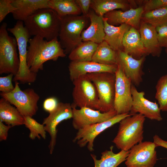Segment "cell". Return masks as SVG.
Returning <instances> with one entry per match:
<instances>
[{"instance_id": "cell-34", "label": "cell", "mask_w": 167, "mask_h": 167, "mask_svg": "<svg viewBox=\"0 0 167 167\" xmlns=\"http://www.w3.org/2000/svg\"><path fill=\"white\" fill-rule=\"evenodd\" d=\"M13 75V74H10L6 76L0 77V91L1 92L9 93L14 90L15 86L12 82Z\"/></svg>"}, {"instance_id": "cell-9", "label": "cell", "mask_w": 167, "mask_h": 167, "mask_svg": "<svg viewBox=\"0 0 167 167\" xmlns=\"http://www.w3.org/2000/svg\"><path fill=\"white\" fill-rule=\"evenodd\" d=\"M14 90L7 93L1 92L0 96L14 105L24 117H32L38 110L37 103L40 96L31 88L21 90L18 81L15 82Z\"/></svg>"}, {"instance_id": "cell-38", "label": "cell", "mask_w": 167, "mask_h": 167, "mask_svg": "<svg viewBox=\"0 0 167 167\" xmlns=\"http://www.w3.org/2000/svg\"><path fill=\"white\" fill-rule=\"evenodd\" d=\"M79 7L82 15L87 16L90 9L91 0H75Z\"/></svg>"}, {"instance_id": "cell-25", "label": "cell", "mask_w": 167, "mask_h": 167, "mask_svg": "<svg viewBox=\"0 0 167 167\" xmlns=\"http://www.w3.org/2000/svg\"><path fill=\"white\" fill-rule=\"evenodd\" d=\"M24 117L3 97L0 100V121L12 127L24 124Z\"/></svg>"}, {"instance_id": "cell-19", "label": "cell", "mask_w": 167, "mask_h": 167, "mask_svg": "<svg viewBox=\"0 0 167 167\" xmlns=\"http://www.w3.org/2000/svg\"><path fill=\"white\" fill-rule=\"evenodd\" d=\"M122 45L123 51L136 59L149 55L141 40L139 31L131 27L125 33Z\"/></svg>"}, {"instance_id": "cell-36", "label": "cell", "mask_w": 167, "mask_h": 167, "mask_svg": "<svg viewBox=\"0 0 167 167\" xmlns=\"http://www.w3.org/2000/svg\"><path fill=\"white\" fill-rule=\"evenodd\" d=\"M167 6V0H148L144 1V12L163 6Z\"/></svg>"}, {"instance_id": "cell-23", "label": "cell", "mask_w": 167, "mask_h": 167, "mask_svg": "<svg viewBox=\"0 0 167 167\" xmlns=\"http://www.w3.org/2000/svg\"><path fill=\"white\" fill-rule=\"evenodd\" d=\"M103 19L105 34L104 41L116 52L123 50L122 42L123 37L131 27L126 24L115 26L109 24L106 18L103 17Z\"/></svg>"}, {"instance_id": "cell-21", "label": "cell", "mask_w": 167, "mask_h": 167, "mask_svg": "<svg viewBox=\"0 0 167 167\" xmlns=\"http://www.w3.org/2000/svg\"><path fill=\"white\" fill-rule=\"evenodd\" d=\"M49 0H12L16 10L12 14L13 18L24 22L37 10L49 8Z\"/></svg>"}, {"instance_id": "cell-10", "label": "cell", "mask_w": 167, "mask_h": 167, "mask_svg": "<svg viewBox=\"0 0 167 167\" xmlns=\"http://www.w3.org/2000/svg\"><path fill=\"white\" fill-rule=\"evenodd\" d=\"M116 72L114 109L118 114L129 113L132 106V98L131 80L125 75L118 65Z\"/></svg>"}, {"instance_id": "cell-18", "label": "cell", "mask_w": 167, "mask_h": 167, "mask_svg": "<svg viewBox=\"0 0 167 167\" xmlns=\"http://www.w3.org/2000/svg\"><path fill=\"white\" fill-rule=\"evenodd\" d=\"M117 65L100 64L92 61H71L68 66L70 78L73 81L78 77L89 73L107 72L115 73Z\"/></svg>"}, {"instance_id": "cell-13", "label": "cell", "mask_w": 167, "mask_h": 167, "mask_svg": "<svg viewBox=\"0 0 167 167\" xmlns=\"http://www.w3.org/2000/svg\"><path fill=\"white\" fill-rule=\"evenodd\" d=\"M72 108L69 103L58 102L56 109L44 119L42 124L46 132L50 137L49 145V153L52 154L56 143L57 126L62 121L72 118Z\"/></svg>"}, {"instance_id": "cell-16", "label": "cell", "mask_w": 167, "mask_h": 167, "mask_svg": "<svg viewBox=\"0 0 167 167\" xmlns=\"http://www.w3.org/2000/svg\"><path fill=\"white\" fill-rule=\"evenodd\" d=\"M145 57L136 59L123 50L116 52L117 65L121 67L125 75L135 86H139L142 81L144 74L142 68Z\"/></svg>"}, {"instance_id": "cell-7", "label": "cell", "mask_w": 167, "mask_h": 167, "mask_svg": "<svg viewBox=\"0 0 167 167\" xmlns=\"http://www.w3.org/2000/svg\"><path fill=\"white\" fill-rule=\"evenodd\" d=\"M96 88L99 101L98 110L106 112L114 109L116 76L107 72L87 74Z\"/></svg>"}, {"instance_id": "cell-26", "label": "cell", "mask_w": 167, "mask_h": 167, "mask_svg": "<svg viewBox=\"0 0 167 167\" xmlns=\"http://www.w3.org/2000/svg\"><path fill=\"white\" fill-rule=\"evenodd\" d=\"M113 147L111 146L109 150H106L102 152L100 160H97L95 155L91 154L94 161L95 167H117L126 161L129 151L121 150L115 153L113 151Z\"/></svg>"}, {"instance_id": "cell-32", "label": "cell", "mask_w": 167, "mask_h": 167, "mask_svg": "<svg viewBox=\"0 0 167 167\" xmlns=\"http://www.w3.org/2000/svg\"><path fill=\"white\" fill-rule=\"evenodd\" d=\"M24 117V125L30 131L29 137V138L33 140L37 138L41 139V135L44 139L46 138V131L44 125L37 122L35 119L30 116Z\"/></svg>"}, {"instance_id": "cell-11", "label": "cell", "mask_w": 167, "mask_h": 167, "mask_svg": "<svg viewBox=\"0 0 167 167\" xmlns=\"http://www.w3.org/2000/svg\"><path fill=\"white\" fill-rule=\"evenodd\" d=\"M131 115L130 113L117 114L107 121L85 126L78 130L73 141H77V144L80 147H83L87 145L89 151L92 152L94 150V140L98 135Z\"/></svg>"}, {"instance_id": "cell-24", "label": "cell", "mask_w": 167, "mask_h": 167, "mask_svg": "<svg viewBox=\"0 0 167 167\" xmlns=\"http://www.w3.org/2000/svg\"><path fill=\"white\" fill-rule=\"evenodd\" d=\"M134 1L126 0H91L90 8L98 15L103 17L106 13L117 9L124 11L131 8Z\"/></svg>"}, {"instance_id": "cell-41", "label": "cell", "mask_w": 167, "mask_h": 167, "mask_svg": "<svg viewBox=\"0 0 167 167\" xmlns=\"http://www.w3.org/2000/svg\"><path fill=\"white\" fill-rule=\"evenodd\" d=\"M165 51H166V53H167V48H166L165 49Z\"/></svg>"}, {"instance_id": "cell-12", "label": "cell", "mask_w": 167, "mask_h": 167, "mask_svg": "<svg viewBox=\"0 0 167 167\" xmlns=\"http://www.w3.org/2000/svg\"><path fill=\"white\" fill-rule=\"evenodd\" d=\"M153 142H141L129 150L125 164L127 167H153L157 158Z\"/></svg>"}, {"instance_id": "cell-33", "label": "cell", "mask_w": 167, "mask_h": 167, "mask_svg": "<svg viewBox=\"0 0 167 167\" xmlns=\"http://www.w3.org/2000/svg\"><path fill=\"white\" fill-rule=\"evenodd\" d=\"M16 10L12 4V0H0V23L10 13H12Z\"/></svg>"}, {"instance_id": "cell-8", "label": "cell", "mask_w": 167, "mask_h": 167, "mask_svg": "<svg viewBox=\"0 0 167 167\" xmlns=\"http://www.w3.org/2000/svg\"><path fill=\"white\" fill-rule=\"evenodd\" d=\"M72 93V107H87L98 110L99 101L96 87L87 74L80 76L74 80Z\"/></svg>"}, {"instance_id": "cell-6", "label": "cell", "mask_w": 167, "mask_h": 167, "mask_svg": "<svg viewBox=\"0 0 167 167\" xmlns=\"http://www.w3.org/2000/svg\"><path fill=\"white\" fill-rule=\"evenodd\" d=\"M7 24L3 23L0 27V74H12L15 76L19 66L15 38L10 36Z\"/></svg>"}, {"instance_id": "cell-39", "label": "cell", "mask_w": 167, "mask_h": 167, "mask_svg": "<svg viewBox=\"0 0 167 167\" xmlns=\"http://www.w3.org/2000/svg\"><path fill=\"white\" fill-rule=\"evenodd\" d=\"M12 127L10 125H6L0 121V141L6 140L8 136V131Z\"/></svg>"}, {"instance_id": "cell-3", "label": "cell", "mask_w": 167, "mask_h": 167, "mask_svg": "<svg viewBox=\"0 0 167 167\" xmlns=\"http://www.w3.org/2000/svg\"><path fill=\"white\" fill-rule=\"evenodd\" d=\"M145 118L137 113L120 121L117 135L112 141L118 149L128 151L142 141Z\"/></svg>"}, {"instance_id": "cell-22", "label": "cell", "mask_w": 167, "mask_h": 167, "mask_svg": "<svg viewBox=\"0 0 167 167\" xmlns=\"http://www.w3.org/2000/svg\"><path fill=\"white\" fill-rule=\"evenodd\" d=\"M139 31L141 40L149 55L159 57L162 48L158 41L156 27L141 20Z\"/></svg>"}, {"instance_id": "cell-40", "label": "cell", "mask_w": 167, "mask_h": 167, "mask_svg": "<svg viewBox=\"0 0 167 167\" xmlns=\"http://www.w3.org/2000/svg\"><path fill=\"white\" fill-rule=\"evenodd\" d=\"M153 139L156 147L161 146L167 149V141L162 139L156 135L153 136Z\"/></svg>"}, {"instance_id": "cell-4", "label": "cell", "mask_w": 167, "mask_h": 167, "mask_svg": "<svg viewBox=\"0 0 167 167\" xmlns=\"http://www.w3.org/2000/svg\"><path fill=\"white\" fill-rule=\"evenodd\" d=\"M58 37L65 54H69L83 42L81 33L89 19L83 15H69L61 18Z\"/></svg>"}, {"instance_id": "cell-31", "label": "cell", "mask_w": 167, "mask_h": 167, "mask_svg": "<svg viewBox=\"0 0 167 167\" xmlns=\"http://www.w3.org/2000/svg\"><path fill=\"white\" fill-rule=\"evenodd\" d=\"M155 98L161 111L167 112V74L161 76L156 86Z\"/></svg>"}, {"instance_id": "cell-37", "label": "cell", "mask_w": 167, "mask_h": 167, "mask_svg": "<svg viewBox=\"0 0 167 167\" xmlns=\"http://www.w3.org/2000/svg\"><path fill=\"white\" fill-rule=\"evenodd\" d=\"M58 103L56 98L54 97H49L44 101L43 108L45 111L49 113L56 109Z\"/></svg>"}, {"instance_id": "cell-20", "label": "cell", "mask_w": 167, "mask_h": 167, "mask_svg": "<svg viewBox=\"0 0 167 167\" xmlns=\"http://www.w3.org/2000/svg\"><path fill=\"white\" fill-rule=\"evenodd\" d=\"M87 16L91 22L88 28L82 32V40L83 42L91 41L99 44L104 41L105 35L103 17L98 15L91 8Z\"/></svg>"}, {"instance_id": "cell-35", "label": "cell", "mask_w": 167, "mask_h": 167, "mask_svg": "<svg viewBox=\"0 0 167 167\" xmlns=\"http://www.w3.org/2000/svg\"><path fill=\"white\" fill-rule=\"evenodd\" d=\"M160 46L167 48V23L156 27Z\"/></svg>"}, {"instance_id": "cell-2", "label": "cell", "mask_w": 167, "mask_h": 167, "mask_svg": "<svg viewBox=\"0 0 167 167\" xmlns=\"http://www.w3.org/2000/svg\"><path fill=\"white\" fill-rule=\"evenodd\" d=\"M61 18L50 8L38 10L23 22L31 36H37L48 41L58 36Z\"/></svg>"}, {"instance_id": "cell-14", "label": "cell", "mask_w": 167, "mask_h": 167, "mask_svg": "<svg viewBox=\"0 0 167 167\" xmlns=\"http://www.w3.org/2000/svg\"><path fill=\"white\" fill-rule=\"evenodd\" d=\"M72 108V124L74 128L78 130L87 125L107 121L118 114L114 109L102 113L87 107L79 109Z\"/></svg>"}, {"instance_id": "cell-17", "label": "cell", "mask_w": 167, "mask_h": 167, "mask_svg": "<svg viewBox=\"0 0 167 167\" xmlns=\"http://www.w3.org/2000/svg\"><path fill=\"white\" fill-rule=\"evenodd\" d=\"M144 12L143 7L140 6L126 11H111L105 14L103 17L107 19V22L111 25L115 26L126 24L139 30Z\"/></svg>"}, {"instance_id": "cell-1", "label": "cell", "mask_w": 167, "mask_h": 167, "mask_svg": "<svg viewBox=\"0 0 167 167\" xmlns=\"http://www.w3.org/2000/svg\"><path fill=\"white\" fill-rule=\"evenodd\" d=\"M27 47V62L31 71L37 73L43 69L47 61H57L59 58L66 56L58 38L48 41L37 36L30 38Z\"/></svg>"}, {"instance_id": "cell-5", "label": "cell", "mask_w": 167, "mask_h": 167, "mask_svg": "<svg viewBox=\"0 0 167 167\" xmlns=\"http://www.w3.org/2000/svg\"><path fill=\"white\" fill-rule=\"evenodd\" d=\"M24 24L23 21H17L13 27L7 28L15 38L19 50V66L13 80L23 84L32 83L36 79L37 73L31 71L28 65L27 44L31 36Z\"/></svg>"}, {"instance_id": "cell-15", "label": "cell", "mask_w": 167, "mask_h": 167, "mask_svg": "<svg viewBox=\"0 0 167 167\" xmlns=\"http://www.w3.org/2000/svg\"><path fill=\"white\" fill-rule=\"evenodd\" d=\"M131 92L132 103L130 114L138 113L151 120L160 121L162 120L159 106L156 102L146 98L144 92H139L135 86L132 84Z\"/></svg>"}, {"instance_id": "cell-30", "label": "cell", "mask_w": 167, "mask_h": 167, "mask_svg": "<svg viewBox=\"0 0 167 167\" xmlns=\"http://www.w3.org/2000/svg\"><path fill=\"white\" fill-rule=\"evenodd\" d=\"M141 20L156 27L167 23V6L145 11Z\"/></svg>"}, {"instance_id": "cell-27", "label": "cell", "mask_w": 167, "mask_h": 167, "mask_svg": "<svg viewBox=\"0 0 167 167\" xmlns=\"http://www.w3.org/2000/svg\"><path fill=\"white\" fill-rule=\"evenodd\" d=\"M49 7L55 11L60 18L82 14L75 0H49Z\"/></svg>"}, {"instance_id": "cell-28", "label": "cell", "mask_w": 167, "mask_h": 167, "mask_svg": "<svg viewBox=\"0 0 167 167\" xmlns=\"http://www.w3.org/2000/svg\"><path fill=\"white\" fill-rule=\"evenodd\" d=\"M98 44L91 41L83 42L69 54L71 61H90Z\"/></svg>"}, {"instance_id": "cell-29", "label": "cell", "mask_w": 167, "mask_h": 167, "mask_svg": "<svg viewBox=\"0 0 167 167\" xmlns=\"http://www.w3.org/2000/svg\"><path fill=\"white\" fill-rule=\"evenodd\" d=\"M92 61L103 64L117 65L116 52L104 41L98 44Z\"/></svg>"}]
</instances>
